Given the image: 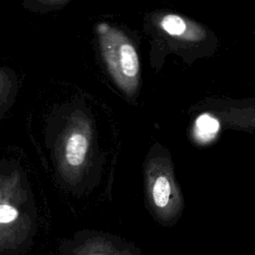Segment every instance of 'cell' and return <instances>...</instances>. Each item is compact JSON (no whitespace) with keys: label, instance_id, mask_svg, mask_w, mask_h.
Returning a JSON list of instances; mask_svg holds the SVG:
<instances>
[{"label":"cell","instance_id":"1","mask_svg":"<svg viewBox=\"0 0 255 255\" xmlns=\"http://www.w3.org/2000/svg\"><path fill=\"white\" fill-rule=\"evenodd\" d=\"M96 33L110 76L122 92L133 96L140 79L139 58L133 43L122 30L108 23H99Z\"/></svg>","mask_w":255,"mask_h":255},{"label":"cell","instance_id":"2","mask_svg":"<svg viewBox=\"0 0 255 255\" xmlns=\"http://www.w3.org/2000/svg\"><path fill=\"white\" fill-rule=\"evenodd\" d=\"M145 191L148 205L163 224H172L181 215L183 196L175 180L170 158L157 154L148 158L144 166Z\"/></svg>","mask_w":255,"mask_h":255},{"label":"cell","instance_id":"3","mask_svg":"<svg viewBox=\"0 0 255 255\" xmlns=\"http://www.w3.org/2000/svg\"><path fill=\"white\" fill-rule=\"evenodd\" d=\"M92 142L91 121L83 113L75 112L68 119L56 142L59 170L66 180H80L89 161Z\"/></svg>","mask_w":255,"mask_h":255},{"label":"cell","instance_id":"4","mask_svg":"<svg viewBox=\"0 0 255 255\" xmlns=\"http://www.w3.org/2000/svg\"><path fill=\"white\" fill-rule=\"evenodd\" d=\"M21 218V211L12 199H7L3 191H0V236L12 230Z\"/></svg>","mask_w":255,"mask_h":255},{"label":"cell","instance_id":"5","mask_svg":"<svg viewBox=\"0 0 255 255\" xmlns=\"http://www.w3.org/2000/svg\"><path fill=\"white\" fill-rule=\"evenodd\" d=\"M218 128L219 124L214 118L208 115H202L196 120L194 128L195 136L200 141L206 142L216 135Z\"/></svg>","mask_w":255,"mask_h":255},{"label":"cell","instance_id":"6","mask_svg":"<svg viewBox=\"0 0 255 255\" xmlns=\"http://www.w3.org/2000/svg\"><path fill=\"white\" fill-rule=\"evenodd\" d=\"M160 29L171 37H180L187 30L186 21L175 14H166L162 16L158 22Z\"/></svg>","mask_w":255,"mask_h":255},{"label":"cell","instance_id":"7","mask_svg":"<svg viewBox=\"0 0 255 255\" xmlns=\"http://www.w3.org/2000/svg\"><path fill=\"white\" fill-rule=\"evenodd\" d=\"M77 255H126L124 252L103 240H90L77 252ZM130 255V254H128Z\"/></svg>","mask_w":255,"mask_h":255},{"label":"cell","instance_id":"8","mask_svg":"<svg viewBox=\"0 0 255 255\" xmlns=\"http://www.w3.org/2000/svg\"><path fill=\"white\" fill-rule=\"evenodd\" d=\"M12 79L3 69H0V107L8 99L12 89Z\"/></svg>","mask_w":255,"mask_h":255},{"label":"cell","instance_id":"9","mask_svg":"<svg viewBox=\"0 0 255 255\" xmlns=\"http://www.w3.org/2000/svg\"><path fill=\"white\" fill-rule=\"evenodd\" d=\"M38 2L45 4V5H50V6H57V5H63L66 4L67 2L71 1V0H37Z\"/></svg>","mask_w":255,"mask_h":255}]
</instances>
